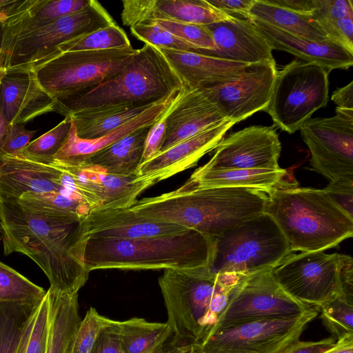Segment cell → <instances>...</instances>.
<instances>
[{
  "label": "cell",
  "instance_id": "1",
  "mask_svg": "<svg viewBox=\"0 0 353 353\" xmlns=\"http://www.w3.org/2000/svg\"><path fill=\"white\" fill-rule=\"evenodd\" d=\"M0 232L4 254L18 252L28 256L46 275L50 288L72 294L87 282L88 237L79 222L66 223L34 214L17 202L0 201Z\"/></svg>",
  "mask_w": 353,
  "mask_h": 353
},
{
  "label": "cell",
  "instance_id": "2",
  "mask_svg": "<svg viewBox=\"0 0 353 353\" xmlns=\"http://www.w3.org/2000/svg\"><path fill=\"white\" fill-rule=\"evenodd\" d=\"M267 199V194L258 190L198 188L188 180L173 191L137 200L130 209L150 221L216 237L264 212Z\"/></svg>",
  "mask_w": 353,
  "mask_h": 353
},
{
  "label": "cell",
  "instance_id": "3",
  "mask_svg": "<svg viewBox=\"0 0 353 353\" xmlns=\"http://www.w3.org/2000/svg\"><path fill=\"white\" fill-rule=\"evenodd\" d=\"M243 276L209 266L164 270L159 285L166 323L182 345L199 344L214 332Z\"/></svg>",
  "mask_w": 353,
  "mask_h": 353
},
{
  "label": "cell",
  "instance_id": "4",
  "mask_svg": "<svg viewBox=\"0 0 353 353\" xmlns=\"http://www.w3.org/2000/svg\"><path fill=\"white\" fill-rule=\"evenodd\" d=\"M267 195L264 212L278 225L292 252L325 251L353 235V217L323 189L288 182Z\"/></svg>",
  "mask_w": 353,
  "mask_h": 353
},
{
  "label": "cell",
  "instance_id": "5",
  "mask_svg": "<svg viewBox=\"0 0 353 353\" xmlns=\"http://www.w3.org/2000/svg\"><path fill=\"white\" fill-rule=\"evenodd\" d=\"M213 245V237L193 230L130 240L88 239L85 263L89 272L210 266Z\"/></svg>",
  "mask_w": 353,
  "mask_h": 353
},
{
  "label": "cell",
  "instance_id": "6",
  "mask_svg": "<svg viewBox=\"0 0 353 353\" xmlns=\"http://www.w3.org/2000/svg\"><path fill=\"white\" fill-rule=\"evenodd\" d=\"M183 84L160 50L150 44L110 79L66 99L56 111L68 114L87 108L128 103L151 105L181 90Z\"/></svg>",
  "mask_w": 353,
  "mask_h": 353
},
{
  "label": "cell",
  "instance_id": "7",
  "mask_svg": "<svg viewBox=\"0 0 353 353\" xmlns=\"http://www.w3.org/2000/svg\"><path fill=\"white\" fill-rule=\"evenodd\" d=\"M116 24L97 1L61 18L3 26L1 53L6 71L32 70L50 59L56 48L70 39Z\"/></svg>",
  "mask_w": 353,
  "mask_h": 353
},
{
  "label": "cell",
  "instance_id": "8",
  "mask_svg": "<svg viewBox=\"0 0 353 353\" xmlns=\"http://www.w3.org/2000/svg\"><path fill=\"white\" fill-rule=\"evenodd\" d=\"M210 268L215 273L247 276L275 268L292 253L274 219L262 214L213 237Z\"/></svg>",
  "mask_w": 353,
  "mask_h": 353
},
{
  "label": "cell",
  "instance_id": "9",
  "mask_svg": "<svg viewBox=\"0 0 353 353\" xmlns=\"http://www.w3.org/2000/svg\"><path fill=\"white\" fill-rule=\"evenodd\" d=\"M272 273L293 298L320 308L342 294L353 296V260L324 251L290 253Z\"/></svg>",
  "mask_w": 353,
  "mask_h": 353
},
{
  "label": "cell",
  "instance_id": "10",
  "mask_svg": "<svg viewBox=\"0 0 353 353\" xmlns=\"http://www.w3.org/2000/svg\"><path fill=\"white\" fill-rule=\"evenodd\" d=\"M329 74L314 62L293 60L277 70L265 112L274 126L293 134L329 100Z\"/></svg>",
  "mask_w": 353,
  "mask_h": 353
},
{
  "label": "cell",
  "instance_id": "11",
  "mask_svg": "<svg viewBox=\"0 0 353 353\" xmlns=\"http://www.w3.org/2000/svg\"><path fill=\"white\" fill-rule=\"evenodd\" d=\"M138 49L72 51L61 53L33 68L41 87L60 101L97 85L118 73Z\"/></svg>",
  "mask_w": 353,
  "mask_h": 353
},
{
  "label": "cell",
  "instance_id": "12",
  "mask_svg": "<svg viewBox=\"0 0 353 353\" xmlns=\"http://www.w3.org/2000/svg\"><path fill=\"white\" fill-rule=\"evenodd\" d=\"M312 307L301 315L250 321L220 328L201 343L194 353H284L300 337L319 314Z\"/></svg>",
  "mask_w": 353,
  "mask_h": 353
},
{
  "label": "cell",
  "instance_id": "13",
  "mask_svg": "<svg viewBox=\"0 0 353 353\" xmlns=\"http://www.w3.org/2000/svg\"><path fill=\"white\" fill-rule=\"evenodd\" d=\"M311 307L290 296L272 270L262 271L242 277L214 332L250 321L295 317Z\"/></svg>",
  "mask_w": 353,
  "mask_h": 353
},
{
  "label": "cell",
  "instance_id": "14",
  "mask_svg": "<svg viewBox=\"0 0 353 353\" xmlns=\"http://www.w3.org/2000/svg\"><path fill=\"white\" fill-rule=\"evenodd\" d=\"M335 112L331 117L310 118L299 130L313 170L330 182L353 181V110Z\"/></svg>",
  "mask_w": 353,
  "mask_h": 353
},
{
  "label": "cell",
  "instance_id": "15",
  "mask_svg": "<svg viewBox=\"0 0 353 353\" xmlns=\"http://www.w3.org/2000/svg\"><path fill=\"white\" fill-rule=\"evenodd\" d=\"M276 72L275 60L250 63L236 79L200 89L227 119L237 123L257 112L266 110Z\"/></svg>",
  "mask_w": 353,
  "mask_h": 353
},
{
  "label": "cell",
  "instance_id": "16",
  "mask_svg": "<svg viewBox=\"0 0 353 353\" xmlns=\"http://www.w3.org/2000/svg\"><path fill=\"white\" fill-rule=\"evenodd\" d=\"M203 170L279 169L281 143L274 125H251L223 138Z\"/></svg>",
  "mask_w": 353,
  "mask_h": 353
},
{
  "label": "cell",
  "instance_id": "17",
  "mask_svg": "<svg viewBox=\"0 0 353 353\" xmlns=\"http://www.w3.org/2000/svg\"><path fill=\"white\" fill-rule=\"evenodd\" d=\"M234 124V121L226 120L158 153L138 166L134 181L145 190L194 167L201 157L215 149Z\"/></svg>",
  "mask_w": 353,
  "mask_h": 353
},
{
  "label": "cell",
  "instance_id": "18",
  "mask_svg": "<svg viewBox=\"0 0 353 353\" xmlns=\"http://www.w3.org/2000/svg\"><path fill=\"white\" fill-rule=\"evenodd\" d=\"M88 239L130 240L187 231L183 226L150 221L130 208H101L90 211L79 221Z\"/></svg>",
  "mask_w": 353,
  "mask_h": 353
},
{
  "label": "cell",
  "instance_id": "19",
  "mask_svg": "<svg viewBox=\"0 0 353 353\" xmlns=\"http://www.w3.org/2000/svg\"><path fill=\"white\" fill-rule=\"evenodd\" d=\"M205 26L216 48L195 52L248 64L274 61L272 48L250 19L232 16Z\"/></svg>",
  "mask_w": 353,
  "mask_h": 353
},
{
  "label": "cell",
  "instance_id": "20",
  "mask_svg": "<svg viewBox=\"0 0 353 353\" xmlns=\"http://www.w3.org/2000/svg\"><path fill=\"white\" fill-rule=\"evenodd\" d=\"M0 101L9 125H22L56 111V101L40 85L33 71H6L0 81Z\"/></svg>",
  "mask_w": 353,
  "mask_h": 353
},
{
  "label": "cell",
  "instance_id": "21",
  "mask_svg": "<svg viewBox=\"0 0 353 353\" xmlns=\"http://www.w3.org/2000/svg\"><path fill=\"white\" fill-rule=\"evenodd\" d=\"M226 120L202 90L182 89L167 117L165 137L159 152Z\"/></svg>",
  "mask_w": 353,
  "mask_h": 353
},
{
  "label": "cell",
  "instance_id": "22",
  "mask_svg": "<svg viewBox=\"0 0 353 353\" xmlns=\"http://www.w3.org/2000/svg\"><path fill=\"white\" fill-rule=\"evenodd\" d=\"M61 175L53 165L0 152V201L14 202L27 192H60Z\"/></svg>",
  "mask_w": 353,
  "mask_h": 353
},
{
  "label": "cell",
  "instance_id": "23",
  "mask_svg": "<svg viewBox=\"0 0 353 353\" xmlns=\"http://www.w3.org/2000/svg\"><path fill=\"white\" fill-rule=\"evenodd\" d=\"M159 49L179 77L183 90L228 83L236 79L248 65L194 51Z\"/></svg>",
  "mask_w": 353,
  "mask_h": 353
},
{
  "label": "cell",
  "instance_id": "24",
  "mask_svg": "<svg viewBox=\"0 0 353 353\" xmlns=\"http://www.w3.org/2000/svg\"><path fill=\"white\" fill-rule=\"evenodd\" d=\"M272 50L285 51L306 62H314L330 72L347 70L353 65V54L330 41H315L298 37L265 23L250 19Z\"/></svg>",
  "mask_w": 353,
  "mask_h": 353
},
{
  "label": "cell",
  "instance_id": "25",
  "mask_svg": "<svg viewBox=\"0 0 353 353\" xmlns=\"http://www.w3.org/2000/svg\"><path fill=\"white\" fill-rule=\"evenodd\" d=\"M180 91L175 92L169 97L154 103L139 115L99 139H83L79 138L77 135L75 125L72 120L68 136L54 157L52 164H73L84 161L92 154L134 131L152 125Z\"/></svg>",
  "mask_w": 353,
  "mask_h": 353
},
{
  "label": "cell",
  "instance_id": "26",
  "mask_svg": "<svg viewBox=\"0 0 353 353\" xmlns=\"http://www.w3.org/2000/svg\"><path fill=\"white\" fill-rule=\"evenodd\" d=\"M287 171L282 168L195 170L188 179L198 188H244L265 192L279 188L288 181Z\"/></svg>",
  "mask_w": 353,
  "mask_h": 353
},
{
  "label": "cell",
  "instance_id": "27",
  "mask_svg": "<svg viewBox=\"0 0 353 353\" xmlns=\"http://www.w3.org/2000/svg\"><path fill=\"white\" fill-rule=\"evenodd\" d=\"M47 294L49 327L45 353H69L81 321L78 293L68 294L49 288Z\"/></svg>",
  "mask_w": 353,
  "mask_h": 353
},
{
  "label": "cell",
  "instance_id": "28",
  "mask_svg": "<svg viewBox=\"0 0 353 353\" xmlns=\"http://www.w3.org/2000/svg\"><path fill=\"white\" fill-rule=\"evenodd\" d=\"M151 126L134 131L92 154L84 161L98 166L110 174L121 176L134 175L141 163L145 142Z\"/></svg>",
  "mask_w": 353,
  "mask_h": 353
},
{
  "label": "cell",
  "instance_id": "29",
  "mask_svg": "<svg viewBox=\"0 0 353 353\" xmlns=\"http://www.w3.org/2000/svg\"><path fill=\"white\" fill-rule=\"evenodd\" d=\"M153 104L123 103L101 106L74 111L67 116L74 122L79 138L96 139L139 115Z\"/></svg>",
  "mask_w": 353,
  "mask_h": 353
},
{
  "label": "cell",
  "instance_id": "30",
  "mask_svg": "<svg viewBox=\"0 0 353 353\" xmlns=\"http://www.w3.org/2000/svg\"><path fill=\"white\" fill-rule=\"evenodd\" d=\"M14 202L34 214L70 223L79 222L90 212L89 206L83 201L63 190L60 192H27Z\"/></svg>",
  "mask_w": 353,
  "mask_h": 353
},
{
  "label": "cell",
  "instance_id": "31",
  "mask_svg": "<svg viewBox=\"0 0 353 353\" xmlns=\"http://www.w3.org/2000/svg\"><path fill=\"white\" fill-rule=\"evenodd\" d=\"M249 16L250 19L265 23L298 37L315 41H329L325 33L310 16L271 4L267 0H254Z\"/></svg>",
  "mask_w": 353,
  "mask_h": 353
},
{
  "label": "cell",
  "instance_id": "32",
  "mask_svg": "<svg viewBox=\"0 0 353 353\" xmlns=\"http://www.w3.org/2000/svg\"><path fill=\"white\" fill-rule=\"evenodd\" d=\"M108 322L119 339L124 353H145L172 332L167 323L149 322L138 317L122 321L108 318Z\"/></svg>",
  "mask_w": 353,
  "mask_h": 353
},
{
  "label": "cell",
  "instance_id": "33",
  "mask_svg": "<svg viewBox=\"0 0 353 353\" xmlns=\"http://www.w3.org/2000/svg\"><path fill=\"white\" fill-rule=\"evenodd\" d=\"M155 10L156 19L201 26L228 20L232 17L213 7L207 0H156Z\"/></svg>",
  "mask_w": 353,
  "mask_h": 353
},
{
  "label": "cell",
  "instance_id": "34",
  "mask_svg": "<svg viewBox=\"0 0 353 353\" xmlns=\"http://www.w3.org/2000/svg\"><path fill=\"white\" fill-rule=\"evenodd\" d=\"M90 0H24L20 10L3 26L28 21H50L76 13Z\"/></svg>",
  "mask_w": 353,
  "mask_h": 353
},
{
  "label": "cell",
  "instance_id": "35",
  "mask_svg": "<svg viewBox=\"0 0 353 353\" xmlns=\"http://www.w3.org/2000/svg\"><path fill=\"white\" fill-rule=\"evenodd\" d=\"M38 301L0 302V353L17 352L23 329Z\"/></svg>",
  "mask_w": 353,
  "mask_h": 353
},
{
  "label": "cell",
  "instance_id": "36",
  "mask_svg": "<svg viewBox=\"0 0 353 353\" xmlns=\"http://www.w3.org/2000/svg\"><path fill=\"white\" fill-rule=\"evenodd\" d=\"M131 46L125 31L116 23L79 36L59 45L51 58L66 52L104 50Z\"/></svg>",
  "mask_w": 353,
  "mask_h": 353
},
{
  "label": "cell",
  "instance_id": "37",
  "mask_svg": "<svg viewBox=\"0 0 353 353\" xmlns=\"http://www.w3.org/2000/svg\"><path fill=\"white\" fill-rule=\"evenodd\" d=\"M48 327L49 302L46 291L25 324L16 353H45Z\"/></svg>",
  "mask_w": 353,
  "mask_h": 353
},
{
  "label": "cell",
  "instance_id": "38",
  "mask_svg": "<svg viewBox=\"0 0 353 353\" xmlns=\"http://www.w3.org/2000/svg\"><path fill=\"white\" fill-rule=\"evenodd\" d=\"M71 124V118L65 116L57 125L30 141L26 147L16 154L31 161L51 165L54 157L68 136Z\"/></svg>",
  "mask_w": 353,
  "mask_h": 353
},
{
  "label": "cell",
  "instance_id": "39",
  "mask_svg": "<svg viewBox=\"0 0 353 353\" xmlns=\"http://www.w3.org/2000/svg\"><path fill=\"white\" fill-rule=\"evenodd\" d=\"M46 291L28 278L0 262V302H37Z\"/></svg>",
  "mask_w": 353,
  "mask_h": 353
},
{
  "label": "cell",
  "instance_id": "40",
  "mask_svg": "<svg viewBox=\"0 0 353 353\" xmlns=\"http://www.w3.org/2000/svg\"><path fill=\"white\" fill-rule=\"evenodd\" d=\"M320 309L325 326L337 340L353 335V296L342 294Z\"/></svg>",
  "mask_w": 353,
  "mask_h": 353
},
{
  "label": "cell",
  "instance_id": "41",
  "mask_svg": "<svg viewBox=\"0 0 353 353\" xmlns=\"http://www.w3.org/2000/svg\"><path fill=\"white\" fill-rule=\"evenodd\" d=\"M151 23H155L169 31L192 46L196 51L214 50L216 48L211 32L205 26L165 19H154Z\"/></svg>",
  "mask_w": 353,
  "mask_h": 353
},
{
  "label": "cell",
  "instance_id": "42",
  "mask_svg": "<svg viewBox=\"0 0 353 353\" xmlns=\"http://www.w3.org/2000/svg\"><path fill=\"white\" fill-rule=\"evenodd\" d=\"M130 30L138 39L158 48L196 51L192 46L155 23L136 26Z\"/></svg>",
  "mask_w": 353,
  "mask_h": 353
},
{
  "label": "cell",
  "instance_id": "43",
  "mask_svg": "<svg viewBox=\"0 0 353 353\" xmlns=\"http://www.w3.org/2000/svg\"><path fill=\"white\" fill-rule=\"evenodd\" d=\"M104 317L90 307L81 320L69 353H91L97 336L104 325Z\"/></svg>",
  "mask_w": 353,
  "mask_h": 353
},
{
  "label": "cell",
  "instance_id": "44",
  "mask_svg": "<svg viewBox=\"0 0 353 353\" xmlns=\"http://www.w3.org/2000/svg\"><path fill=\"white\" fill-rule=\"evenodd\" d=\"M156 0H125L122 1L121 20L130 28L151 23L156 19Z\"/></svg>",
  "mask_w": 353,
  "mask_h": 353
},
{
  "label": "cell",
  "instance_id": "45",
  "mask_svg": "<svg viewBox=\"0 0 353 353\" xmlns=\"http://www.w3.org/2000/svg\"><path fill=\"white\" fill-rule=\"evenodd\" d=\"M329 41L353 54V16L316 23Z\"/></svg>",
  "mask_w": 353,
  "mask_h": 353
},
{
  "label": "cell",
  "instance_id": "46",
  "mask_svg": "<svg viewBox=\"0 0 353 353\" xmlns=\"http://www.w3.org/2000/svg\"><path fill=\"white\" fill-rule=\"evenodd\" d=\"M350 16H353L352 0H317V8L310 17L315 23H318Z\"/></svg>",
  "mask_w": 353,
  "mask_h": 353
},
{
  "label": "cell",
  "instance_id": "47",
  "mask_svg": "<svg viewBox=\"0 0 353 353\" xmlns=\"http://www.w3.org/2000/svg\"><path fill=\"white\" fill-rule=\"evenodd\" d=\"M174 99L168 105L161 116L151 126L145 142L143 153L140 164L150 159L160 152L165 137L166 119Z\"/></svg>",
  "mask_w": 353,
  "mask_h": 353
},
{
  "label": "cell",
  "instance_id": "48",
  "mask_svg": "<svg viewBox=\"0 0 353 353\" xmlns=\"http://www.w3.org/2000/svg\"><path fill=\"white\" fill-rule=\"evenodd\" d=\"M37 130L25 129L21 125H10L0 148V152L16 154L30 143Z\"/></svg>",
  "mask_w": 353,
  "mask_h": 353
},
{
  "label": "cell",
  "instance_id": "49",
  "mask_svg": "<svg viewBox=\"0 0 353 353\" xmlns=\"http://www.w3.org/2000/svg\"><path fill=\"white\" fill-rule=\"evenodd\" d=\"M323 190L339 207L353 217V181L330 182Z\"/></svg>",
  "mask_w": 353,
  "mask_h": 353
},
{
  "label": "cell",
  "instance_id": "50",
  "mask_svg": "<svg viewBox=\"0 0 353 353\" xmlns=\"http://www.w3.org/2000/svg\"><path fill=\"white\" fill-rule=\"evenodd\" d=\"M91 353H124L121 342L104 317V325L100 330Z\"/></svg>",
  "mask_w": 353,
  "mask_h": 353
},
{
  "label": "cell",
  "instance_id": "51",
  "mask_svg": "<svg viewBox=\"0 0 353 353\" xmlns=\"http://www.w3.org/2000/svg\"><path fill=\"white\" fill-rule=\"evenodd\" d=\"M216 9L231 15L238 14L243 19H250L249 11L254 0H207Z\"/></svg>",
  "mask_w": 353,
  "mask_h": 353
},
{
  "label": "cell",
  "instance_id": "52",
  "mask_svg": "<svg viewBox=\"0 0 353 353\" xmlns=\"http://www.w3.org/2000/svg\"><path fill=\"white\" fill-rule=\"evenodd\" d=\"M335 342V339L332 337L316 341H299L284 353H323L330 348Z\"/></svg>",
  "mask_w": 353,
  "mask_h": 353
},
{
  "label": "cell",
  "instance_id": "53",
  "mask_svg": "<svg viewBox=\"0 0 353 353\" xmlns=\"http://www.w3.org/2000/svg\"><path fill=\"white\" fill-rule=\"evenodd\" d=\"M267 1L294 12L310 17L317 8V0H267Z\"/></svg>",
  "mask_w": 353,
  "mask_h": 353
},
{
  "label": "cell",
  "instance_id": "54",
  "mask_svg": "<svg viewBox=\"0 0 353 353\" xmlns=\"http://www.w3.org/2000/svg\"><path fill=\"white\" fill-rule=\"evenodd\" d=\"M331 100L337 105L336 108L353 110V81L334 91Z\"/></svg>",
  "mask_w": 353,
  "mask_h": 353
},
{
  "label": "cell",
  "instance_id": "55",
  "mask_svg": "<svg viewBox=\"0 0 353 353\" xmlns=\"http://www.w3.org/2000/svg\"><path fill=\"white\" fill-rule=\"evenodd\" d=\"M183 346L172 332L163 342L145 353H179Z\"/></svg>",
  "mask_w": 353,
  "mask_h": 353
},
{
  "label": "cell",
  "instance_id": "56",
  "mask_svg": "<svg viewBox=\"0 0 353 353\" xmlns=\"http://www.w3.org/2000/svg\"><path fill=\"white\" fill-rule=\"evenodd\" d=\"M24 0H0V24L2 26L19 10Z\"/></svg>",
  "mask_w": 353,
  "mask_h": 353
},
{
  "label": "cell",
  "instance_id": "57",
  "mask_svg": "<svg viewBox=\"0 0 353 353\" xmlns=\"http://www.w3.org/2000/svg\"><path fill=\"white\" fill-rule=\"evenodd\" d=\"M323 353H353V335L338 339L330 348Z\"/></svg>",
  "mask_w": 353,
  "mask_h": 353
},
{
  "label": "cell",
  "instance_id": "58",
  "mask_svg": "<svg viewBox=\"0 0 353 353\" xmlns=\"http://www.w3.org/2000/svg\"><path fill=\"white\" fill-rule=\"evenodd\" d=\"M9 126L10 125L3 114L0 101V148Z\"/></svg>",
  "mask_w": 353,
  "mask_h": 353
},
{
  "label": "cell",
  "instance_id": "59",
  "mask_svg": "<svg viewBox=\"0 0 353 353\" xmlns=\"http://www.w3.org/2000/svg\"><path fill=\"white\" fill-rule=\"evenodd\" d=\"M2 34H3V26L0 24V71L5 70L3 68V62L1 53V43H2Z\"/></svg>",
  "mask_w": 353,
  "mask_h": 353
},
{
  "label": "cell",
  "instance_id": "60",
  "mask_svg": "<svg viewBox=\"0 0 353 353\" xmlns=\"http://www.w3.org/2000/svg\"><path fill=\"white\" fill-rule=\"evenodd\" d=\"M179 353H194L193 345H187L183 346Z\"/></svg>",
  "mask_w": 353,
  "mask_h": 353
},
{
  "label": "cell",
  "instance_id": "61",
  "mask_svg": "<svg viewBox=\"0 0 353 353\" xmlns=\"http://www.w3.org/2000/svg\"><path fill=\"white\" fill-rule=\"evenodd\" d=\"M1 237L0 236V241H1Z\"/></svg>",
  "mask_w": 353,
  "mask_h": 353
}]
</instances>
